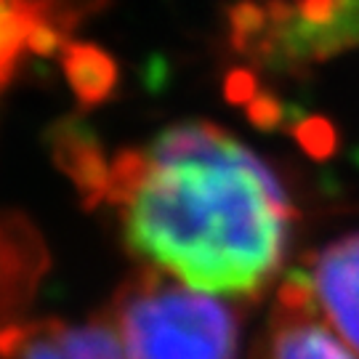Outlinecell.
Returning <instances> with one entry per match:
<instances>
[{
  "label": "cell",
  "instance_id": "obj_2",
  "mask_svg": "<svg viewBox=\"0 0 359 359\" xmlns=\"http://www.w3.org/2000/svg\"><path fill=\"white\" fill-rule=\"evenodd\" d=\"M104 320L126 359H234L240 341L229 304L187 290L160 269L130 274Z\"/></svg>",
  "mask_w": 359,
  "mask_h": 359
},
{
  "label": "cell",
  "instance_id": "obj_5",
  "mask_svg": "<svg viewBox=\"0 0 359 359\" xmlns=\"http://www.w3.org/2000/svg\"><path fill=\"white\" fill-rule=\"evenodd\" d=\"M3 359H126L109 322L67 325L59 320L13 322L0 330Z\"/></svg>",
  "mask_w": 359,
  "mask_h": 359
},
{
  "label": "cell",
  "instance_id": "obj_1",
  "mask_svg": "<svg viewBox=\"0 0 359 359\" xmlns=\"http://www.w3.org/2000/svg\"><path fill=\"white\" fill-rule=\"evenodd\" d=\"M88 203L115 208L126 245L208 293L256 298L280 274L293 205L253 149L213 123H179L147 147L104 152L80 128L56 139Z\"/></svg>",
  "mask_w": 359,
  "mask_h": 359
},
{
  "label": "cell",
  "instance_id": "obj_7",
  "mask_svg": "<svg viewBox=\"0 0 359 359\" xmlns=\"http://www.w3.org/2000/svg\"><path fill=\"white\" fill-rule=\"evenodd\" d=\"M65 27L59 0H0V88L27 59L53 51Z\"/></svg>",
  "mask_w": 359,
  "mask_h": 359
},
{
  "label": "cell",
  "instance_id": "obj_4",
  "mask_svg": "<svg viewBox=\"0 0 359 359\" xmlns=\"http://www.w3.org/2000/svg\"><path fill=\"white\" fill-rule=\"evenodd\" d=\"M290 274L306 290L317 317L359 351V234L325 245Z\"/></svg>",
  "mask_w": 359,
  "mask_h": 359
},
{
  "label": "cell",
  "instance_id": "obj_6",
  "mask_svg": "<svg viewBox=\"0 0 359 359\" xmlns=\"http://www.w3.org/2000/svg\"><path fill=\"white\" fill-rule=\"evenodd\" d=\"M261 359H359L335 338L317 311L309 306L306 290L287 274L258 348Z\"/></svg>",
  "mask_w": 359,
  "mask_h": 359
},
{
  "label": "cell",
  "instance_id": "obj_3",
  "mask_svg": "<svg viewBox=\"0 0 359 359\" xmlns=\"http://www.w3.org/2000/svg\"><path fill=\"white\" fill-rule=\"evenodd\" d=\"M234 48L280 72H304L359 46V0H243L229 11Z\"/></svg>",
  "mask_w": 359,
  "mask_h": 359
}]
</instances>
